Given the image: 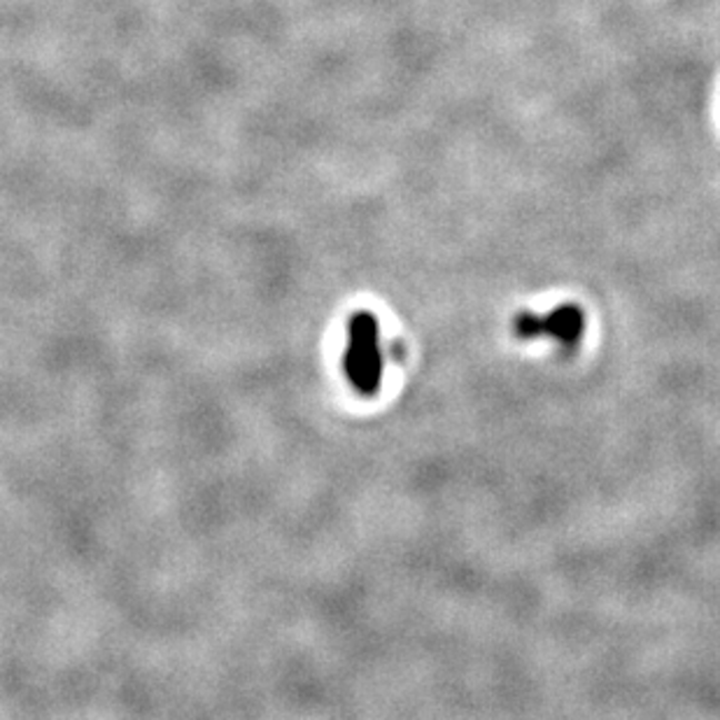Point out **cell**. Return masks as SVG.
Listing matches in <instances>:
<instances>
[{
	"instance_id": "1",
	"label": "cell",
	"mask_w": 720,
	"mask_h": 720,
	"mask_svg": "<svg viewBox=\"0 0 720 720\" xmlns=\"http://www.w3.org/2000/svg\"><path fill=\"white\" fill-rule=\"evenodd\" d=\"M346 371L357 392L362 394L378 392L382 357L378 346V322L371 313H359L350 322Z\"/></svg>"
},
{
	"instance_id": "2",
	"label": "cell",
	"mask_w": 720,
	"mask_h": 720,
	"mask_svg": "<svg viewBox=\"0 0 720 720\" xmlns=\"http://www.w3.org/2000/svg\"><path fill=\"white\" fill-rule=\"evenodd\" d=\"M513 333L520 341L550 339L564 348H573L581 343L586 333V313L583 308L576 303L556 306L546 316L524 310V313H518L513 320Z\"/></svg>"
}]
</instances>
